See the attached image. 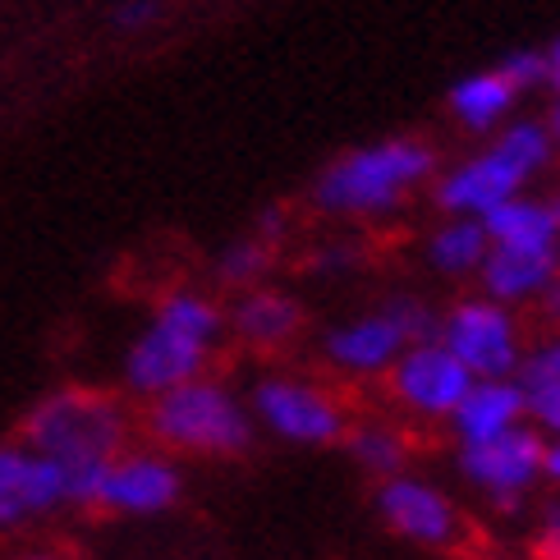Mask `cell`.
Listing matches in <instances>:
<instances>
[{
	"label": "cell",
	"mask_w": 560,
	"mask_h": 560,
	"mask_svg": "<svg viewBox=\"0 0 560 560\" xmlns=\"http://www.w3.org/2000/svg\"><path fill=\"white\" fill-rule=\"evenodd\" d=\"M148 432L166 451L225 459V455H244L253 446V413L235 390L198 377L156 395L148 409Z\"/></svg>",
	"instance_id": "cell-3"
},
{
	"label": "cell",
	"mask_w": 560,
	"mask_h": 560,
	"mask_svg": "<svg viewBox=\"0 0 560 560\" xmlns=\"http://www.w3.org/2000/svg\"><path fill=\"white\" fill-rule=\"evenodd\" d=\"M253 428H267L271 436L290 441V446H336L349 432L340 400L317 382L303 377H262L253 386Z\"/></svg>",
	"instance_id": "cell-6"
},
{
	"label": "cell",
	"mask_w": 560,
	"mask_h": 560,
	"mask_svg": "<svg viewBox=\"0 0 560 560\" xmlns=\"http://www.w3.org/2000/svg\"><path fill=\"white\" fill-rule=\"evenodd\" d=\"M179 492H184V478L166 455L120 451L106 464L92 505L110 510V515H161V510H171L179 501Z\"/></svg>",
	"instance_id": "cell-11"
},
{
	"label": "cell",
	"mask_w": 560,
	"mask_h": 560,
	"mask_svg": "<svg viewBox=\"0 0 560 560\" xmlns=\"http://www.w3.org/2000/svg\"><path fill=\"white\" fill-rule=\"evenodd\" d=\"M129 418L102 390H56L28 413L23 446L65 474L69 505H92L106 464L125 451Z\"/></svg>",
	"instance_id": "cell-1"
},
{
	"label": "cell",
	"mask_w": 560,
	"mask_h": 560,
	"mask_svg": "<svg viewBox=\"0 0 560 560\" xmlns=\"http://www.w3.org/2000/svg\"><path fill=\"white\" fill-rule=\"evenodd\" d=\"M542 478H551L560 487V441H547V455H542Z\"/></svg>",
	"instance_id": "cell-28"
},
{
	"label": "cell",
	"mask_w": 560,
	"mask_h": 560,
	"mask_svg": "<svg viewBox=\"0 0 560 560\" xmlns=\"http://www.w3.org/2000/svg\"><path fill=\"white\" fill-rule=\"evenodd\" d=\"M487 253H492V244H487V235H482L478 221H451V225H441L436 235H432V244H428L432 267L446 271V276L478 271Z\"/></svg>",
	"instance_id": "cell-19"
},
{
	"label": "cell",
	"mask_w": 560,
	"mask_h": 560,
	"mask_svg": "<svg viewBox=\"0 0 560 560\" xmlns=\"http://www.w3.org/2000/svg\"><path fill=\"white\" fill-rule=\"evenodd\" d=\"M478 271H482L487 299L501 303V308H510V303L542 299V290L560 271V258L556 253H505V248H492Z\"/></svg>",
	"instance_id": "cell-15"
},
{
	"label": "cell",
	"mask_w": 560,
	"mask_h": 560,
	"mask_svg": "<svg viewBox=\"0 0 560 560\" xmlns=\"http://www.w3.org/2000/svg\"><path fill=\"white\" fill-rule=\"evenodd\" d=\"M436 340L459 359L474 382H510L524 363V340L510 308L492 299H469L441 317Z\"/></svg>",
	"instance_id": "cell-7"
},
{
	"label": "cell",
	"mask_w": 560,
	"mask_h": 560,
	"mask_svg": "<svg viewBox=\"0 0 560 560\" xmlns=\"http://www.w3.org/2000/svg\"><path fill=\"white\" fill-rule=\"evenodd\" d=\"M386 382H390L395 405L413 418H428V423H451V413L474 386V377L459 368V359L441 340L409 345L386 372Z\"/></svg>",
	"instance_id": "cell-10"
},
{
	"label": "cell",
	"mask_w": 560,
	"mask_h": 560,
	"mask_svg": "<svg viewBox=\"0 0 560 560\" xmlns=\"http://www.w3.org/2000/svg\"><path fill=\"white\" fill-rule=\"evenodd\" d=\"M23 560H65V556H56V551H37V556H23Z\"/></svg>",
	"instance_id": "cell-30"
},
{
	"label": "cell",
	"mask_w": 560,
	"mask_h": 560,
	"mask_svg": "<svg viewBox=\"0 0 560 560\" xmlns=\"http://www.w3.org/2000/svg\"><path fill=\"white\" fill-rule=\"evenodd\" d=\"M524 423H528V405H524V386L515 377L474 382L469 395L459 400V409L451 413V432L459 446H482V441H497Z\"/></svg>",
	"instance_id": "cell-14"
},
{
	"label": "cell",
	"mask_w": 560,
	"mask_h": 560,
	"mask_svg": "<svg viewBox=\"0 0 560 560\" xmlns=\"http://www.w3.org/2000/svg\"><path fill=\"white\" fill-rule=\"evenodd\" d=\"M428 171H432V152L423 143L363 148V152H349L322 175L317 202L331 207V212H386Z\"/></svg>",
	"instance_id": "cell-5"
},
{
	"label": "cell",
	"mask_w": 560,
	"mask_h": 560,
	"mask_svg": "<svg viewBox=\"0 0 560 560\" xmlns=\"http://www.w3.org/2000/svg\"><path fill=\"white\" fill-rule=\"evenodd\" d=\"M377 520L409 547L423 551H455L464 542V510L451 501L446 487H436L432 478L400 474L377 482Z\"/></svg>",
	"instance_id": "cell-9"
},
{
	"label": "cell",
	"mask_w": 560,
	"mask_h": 560,
	"mask_svg": "<svg viewBox=\"0 0 560 560\" xmlns=\"http://www.w3.org/2000/svg\"><path fill=\"white\" fill-rule=\"evenodd\" d=\"M299 322H303L299 303L290 294H276V290L244 294L235 303V336L248 340V345H258V349H276V345L294 340Z\"/></svg>",
	"instance_id": "cell-17"
},
{
	"label": "cell",
	"mask_w": 560,
	"mask_h": 560,
	"mask_svg": "<svg viewBox=\"0 0 560 560\" xmlns=\"http://www.w3.org/2000/svg\"><path fill=\"white\" fill-rule=\"evenodd\" d=\"M542 69H547V79H551V83L560 88V42H556V46H551V51L542 56Z\"/></svg>",
	"instance_id": "cell-29"
},
{
	"label": "cell",
	"mask_w": 560,
	"mask_h": 560,
	"mask_svg": "<svg viewBox=\"0 0 560 560\" xmlns=\"http://www.w3.org/2000/svg\"><path fill=\"white\" fill-rule=\"evenodd\" d=\"M405 349L409 340L400 331V322L390 317V308H377L326 336V363L345 372V377H386Z\"/></svg>",
	"instance_id": "cell-13"
},
{
	"label": "cell",
	"mask_w": 560,
	"mask_h": 560,
	"mask_svg": "<svg viewBox=\"0 0 560 560\" xmlns=\"http://www.w3.org/2000/svg\"><path fill=\"white\" fill-rule=\"evenodd\" d=\"M538 551L542 560H560V501H551L538 520Z\"/></svg>",
	"instance_id": "cell-25"
},
{
	"label": "cell",
	"mask_w": 560,
	"mask_h": 560,
	"mask_svg": "<svg viewBox=\"0 0 560 560\" xmlns=\"http://www.w3.org/2000/svg\"><path fill=\"white\" fill-rule=\"evenodd\" d=\"M551 217H556V230H560V198H556V207H551Z\"/></svg>",
	"instance_id": "cell-31"
},
{
	"label": "cell",
	"mask_w": 560,
	"mask_h": 560,
	"mask_svg": "<svg viewBox=\"0 0 560 560\" xmlns=\"http://www.w3.org/2000/svg\"><path fill=\"white\" fill-rule=\"evenodd\" d=\"M542 313L560 326V271H556V280H551V285L542 290Z\"/></svg>",
	"instance_id": "cell-27"
},
{
	"label": "cell",
	"mask_w": 560,
	"mask_h": 560,
	"mask_svg": "<svg viewBox=\"0 0 560 560\" xmlns=\"http://www.w3.org/2000/svg\"><path fill=\"white\" fill-rule=\"evenodd\" d=\"M551 156V138L542 125H515L501 133L492 152L464 161L455 175L441 184V207L459 217H487L492 207L520 198V184Z\"/></svg>",
	"instance_id": "cell-4"
},
{
	"label": "cell",
	"mask_w": 560,
	"mask_h": 560,
	"mask_svg": "<svg viewBox=\"0 0 560 560\" xmlns=\"http://www.w3.org/2000/svg\"><path fill=\"white\" fill-rule=\"evenodd\" d=\"M478 225H482L487 244L505 248V253H556V244H560L551 207L528 202V198H510V202L492 207Z\"/></svg>",
	"instance_id": "cell-16"
},
{
	"label": "cell",
	"mask_w": 560,
	"mask_h": 560,
	"mask_svg": "<svg viewBox=\"0 0 560 560\" xmlns=\"http://www.w3.org/2000/svg\"><path fill=\"white\" fill-rule=\"evenodd\" d=\"M528 405V428L538 436L560 441V390H524Z\"/></svg>",
	"instance_id": "cell-23"
},
{
	"label": "cell",
	"mask_w": 560,
	"mask_h": 560,
	"mask_svg": "<svg viewBox=\"0 0 560 560\" xmlns=\"http://www.w3.org/2000/svg\"><path fill=\"white\" fill-rule=\"evenodd\" d=\"M510 102H515V92L505 88L501 74H469L464 83H455V92H451V106H455V115L469 129H492L501 115L510 110Z\"/></svg>",
	"instance_id": "cell-20"
},
{
	"label": "cell",
	"mask_w": 560,
	"mask_h": 560,
	"mask_svg": "<svg viewBox=\"0 0 560 560\" xmlns=\"http://www.w3.org/2000/svg\"><path fill=\"white\" fill-rule=\"evenodd\" d=\"M497 74L505 79L510 92H520V88H528V83L547 79V69H542V56H538V51H515V56H505V65L497 69Z\"/></svg>",
	"instance_id": "cell-24"
},
{
	"label": "cell",
	"mask_w": 560,
	"mask_h": 560,
	"mask_svg": "<svg viewBox=\"0 0 560 560\" xmlns=\"http://www.w3.org/2000/svg\"><path fill=\"white\" fill-rule=\"evenodd\" d=\"M217 340H221L217 303H207L202 294H171L125 359L129 390L156 400V395H166L184 382H198Z\"/></svg>",
	"instance_id": "cell-2"
},
{
	"label": "cell",
	"mask_w": 560,
	"mask_h": 560,
	"mask_svg": "<svg viewBox=\"0 0 560 560\" xmlns=\"http://www.w3.org/2000/svg\"><path fill=\"white\" fill-rule=\"evenodd\" d=\"M542 455H547V436H538L524 423L497 441H482V446H459V478L487 505L520 510L542 482Z\"/></svg>",
	"instance_id": "cell-8"
},
{
	"label": "cell",
	"mask_w": 560,
	"mask_h": 560,
	"mask_svg": "<svg viewBox=\"0 0 560 560\" xmlns=\"http://www.w3.org/2000/svg\"><path fill=\"white\" fill-rule=\"evenodd\" d=\"M515 382H520L524 390H560V336L542 340L538 349H533V354H524Z\"/></svg>",
	"instance_id": "cell-21"
},
{
	"label": "cell",
	"mask_w": 560,
	"mask_h": 560,
	"mask_svg": "<svg viewBox=\"0 0 560 560\" xmlns=\"http://www.w3.org/2000/svg\"><path fill=\"white\" fill-rule=\"evenodd\" d=\"M349 436V455H354V464L368 474V478H400L409 474V436L400 428H390V423H363L354 432H345Z\"/></svg>",
	"instance_id": "cell-18"
},
{
	"label": "cell",
	"mask_w": 560,
	"mask_h": 560,
	"mask_svg": "<svg viewBox=\"0 0 560 560\" xmlns=\"http://www.w3.org/2000/svg\"><path fill=\"white\" fill-rule=\"evenodd\" d=\"M69 505L65 474L28 446H0V528H23Z\"/></svg>",
	"instance_id": "cell-12"
},
{
	"label": "cell",
	"mask_w": 560,
	"mask_h": 560,
	"mask_svg": "<svg viewBox=\"0 0 560 560\" xmlns=\"http://www.w3.org/2000/svg\"><path fill=\"white\" fill-rule=\"evenodd\" d=\"M556 138H560V110H556Z\"/></svg>",
	"instance_id": "cell-32"
},
{
	"label": "cell",
	"mask_w": 560,
	"mask_h": 560,
	"mask_svg": "<svg viewBox=\"0 0 560 560\" xmlns=\"http://www.w3.org/2000/svg\"><path fill=\"white\" fill-rule=\"evenodd\" d=\"M262 267H267V244H235L221 258V276L230 280V285H248Z\"/></svg>",
	"instance_id": "cell-22"
},
{
	"label": "cell",
	"mask_w": 560,
	"mask_h": 560,
	"mask_svg": "<svg viewBox=\"0 0 560 560\" xmlns=\"http://www.w3.org/2000/svg\"><path fill=\"white\" fill-rule=\"evenodd\" d=\"M115 19H120V23H125V28H138V23H148V19H156V5H152V0H129V5H125L120 14H115Z\"/></svg>",
	"instance_id": "cell-26"
}]
</instances>
